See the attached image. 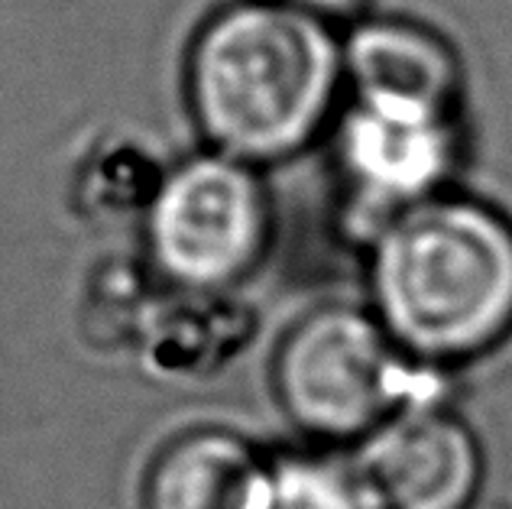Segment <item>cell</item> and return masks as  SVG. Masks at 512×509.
Here are the masks:
<instances>
[{
    "label": "cell",
    "instance_id": "52a82bcc",
    "mask_svg": "<svg viewBox=\"0 0 512 509\" xmlns=\"http://www.w3.org/2000/svg\"><path fill=\"white\" fill-rule=\"evenodd\" d=\"M344 82L354 101L454 114L464 69L454 46L402 17L357 23L344 39Z\"/></svg>",
    "mask_w": 512,
    "mask_h": 509
},
{
    "label": "cell",
    "instance_id": "30bf717a",
    "mask_svg": "<svg viewBox=\"0 0 512 509\" xmlns=\"http://www.w3.org/2000/svg\"><path fill=\"white\" fill-rule=\"evenodd\" d=\"M159 292L146 266L127 257H111L88 273L82 292V334L98 351L140 347L146 321L153 315Z\"/></svg>",
    "mask_w": 512,
    "mask_h": 509
},
{
    "label": "cell",
    "instance_id": "7c38bea8",
    "mask_svg": "<svg viewBox=\"0 0 512 509\" xmlns=\"http://www.w3.org/2000/svg\"><path fill=\"white\" fill-rule=\"evenodd\" d=\"M263 509H380V503L360 471L318 458H292L273 461Z\"/></svg>",
    "mask_w": 512,
    "mask_h": 509
},
{
    "label": "cell",
    "instance_id": "9c48e42d",
    "mask_svg": "<svg viewBox=\"0 0 512 509\" xmlns=\"http://www.w3.org/2000/svg\"><path fill=\"white\" fill-rule=\"evenodd\" d=\"M253 338V312L227 289L159 292L137 351L156 373L175 380L208 377L244 351Z\"/></svg>",
    "mask_w": 512,
    "mask_h": 509
},
{
    "label": "cell",
    "instance_id": "8fae6325",
    "mask_svg": "<svg viewBox=\"0 0 512 509\" xmlns=\"http://www.w3.org/2000/svg\"><path fill=\"white\" fill-rule=\"evenodd\" d=\"M163 172L137 146H111L88 156L78 176V202L91 214H130L150 211L163 185Z\"/></svg>",
    "mask_w": 512,
    "mask_h": 509
},
{
    "label": "cell",
    "instance_id": "277c9868",
    "mask_svg": "<svg viewBox=\"0 0 512 509\" xmlns=\"http://www.w3.org/2000/svg\"><path fill=\"white\" fill-rule=\"evenodd\" d=\"M156 270L179 289H231L269 244V195L256 166L205 153L166 172L146 211Z\"/></svg>",
    "mask_w": 512,
    "mask_h": 509
},
{
    "label": "cell",
    "instance_id": "8992f818",
    "mask_svg": "<svg viewBox=\"0 0 512 509\" xmlns=\"http://www.w3.org/2000/svg\"><path fill=\"white\" fill-rule=\"evenodd\" d=\"M344 166L383 202L409 208L441 192L457 159V117L354 101L341 127Z\"/></svg>",
    "mask_w": 512,
    "mask_h": 509
},
{
    "label": "cell",
    "instance_id": "7a4b0ae2",
    "mask_svg": "<svg viewBox=\"0 0 512 509\" xmlns=\"http://www.w3.org/2000/svg\"><path fill=\"white\" fill-rule=\"evenodd\" d=\"M380 325L412 360L464 364L512 338V221L487 202L428 195L373 250Z\"/></svg>",
    "mask_w": 512,
    "mask_h": 509
},
{
    "label": "cell",
    "instance_id": "ba28073f",
    "mask_svg": "<svg viewBox=\"0 0 512 509\" xmlns=\"http://www.w3.org/2000/svg\"><path fill=\"white\" fill-rule=\"evenodd\" d=\"M273 464L227 428L169 438L143 477V509H263Z\"/></svg>",
    "mask_w": 512,
    "mask_h": 509
},
{
    "label": "cell",
    "instance_id": "4fadbf2b",
    "mask_svg": "<svg viewBox=\"0 0 512 509\" xmlns=\"http://www.w3.org/2000/svg\"><path fill=\"white\" fill-rule=\"evenodd\" d=\"M279 4L305 10V13H312V17H321V20L334 23V20L357 17V13L367 7L370 0H279Z\"/></svg>",
    "mask_w": 512,
    "mask_h": 509
},
{
    "label": "cell",
    "instance_id": "5b68a950",
    "mask_svg": "<svg viewBox=\"0 0 512 509\" xmlns=\"http://www.w3.org/2000/svg\"><path fill=\"white\" fill-rule=\"evenodd\" d=\"M357 471L380 509H470L483 454L461 415L415 403L367 438Z\"/></svg>",
    "mask_w": 512,
    "mask_h": 509
},
{
    "label": "cell",
    "instance_id": "6da1fadb",
    "mask_svg": "<svg viewBox=\"0 0 512 509\" xmlns=\"http://www.w3.org/2000/svg\"><path fill=\"white\" fill-rule=\"evenodd\" d=\"M344 82V39L334 26L279 0H240L192 39L185 95L214 153L279 163L331 120Z\"/></svg>",
    "mask_w": 512,
    "mask_h": 509
},
{
    "label": "cell",
    "instance_id": "3957f363",
    "mask_svg": "<svg viewBox=\"0 0 512 509\" xmlns=\"http://www.w3.org/2000/svg\"><path fill=\"white\" fill-rule=\"evenodd\" d=\"M380 318L328 305L305 315L279 344L273 383L282 409L308 435L367 441L415 403H435Z\"/></svg>",
    "mask_w": 512,
    "mask_h": 509
}]
</instances>
